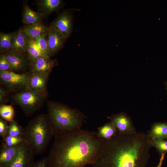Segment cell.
Masks as SVG:
<instances>
[{
	"label": "cell",
	"instance_id": "cell-11",
	"mask_svg": "<svg viewBox=\"0 0 167 167\" xmlns=\"http://www.w3.org/2000/svg\"><path fill=\"white\" fill-rule=\"evenodd\" d=\"M34 156L25 143L12 161L0 167H30L34 162Z\"/></svg>",
	"mask_w": 167,
	"mask_h": 167
},
{
	"label": "cell",
	"instance_id": "cell-12",
	"mask_svg": "<svg viewBox=\"0 0 167 167\" xmlns=\"http://www.w3.org/2000/svg\"><path fill=\"white\" fill-rule=\"evenodd\" d=\"M3 54L12 66L13 72L23 71L29 67L30 62L27 54H18L10 51Z\"/></svg>",
	"mask_w": 167,
	"mask_h": 167
},
{
	"label": "cell",
	"instance_id": "cell-25",
	"mask_svg": "<svg viewBox=\"0 0 167 167\" xmlns=\"http://www.w3.org/2000/svg\"><path fill=\"white\" fill-rule=\"evenodd\" d=\"M24 132V128L19 125L15 120L10 122L9 125L8 135L13 137H22Z\"/></svg>",
	"mask_w": 167,
	"mask_h": 167
},
{
	"label": "cell",
	"instance_id": "cell-20",
	"mask_svg": "<svg viewBox=\"0 0 167 167\" xmlns=\"http://www.w3.org/2000/svg\"><path fill=\"white\" fill-rule=\"evenodd\" d=\"M118 134L117 130L110 121L99 127L96 132L97 136L104 140L111 139Z\"/></svg>",
	"mask_w": 167,
	"mask_h": 167
},
{
	"label": "cell",
	"instance_id": "cell-26",
	"mask_svg": "<svg viewBox=\"0 0 167 167\" xmlns=\"http://www.w3.org/2000/svg\"><path fill=\"white\" fill-rule=\"evenodd\" d=\"M25 142L22 137H13L7 135L3 138L1 145L6 147H14Z\"/></svg>",
	"mask_w": 167,
	"mask_h": 167
},
{
	"label": "cell",
	"instance_id": "cell-7",
	"mask_svg": "<svg viewBox=\"0 0 167 167\" xmlns=\"http://www.w3.org/2000/svg\"><path fill=\"white\" fill-rule=\"evenodd\" d=\"M79 10L71 9L62 11L52 22L50 26L69 37L73 30L74 13Z\"/></svg>",
	"mask_w": 167,
	"mask_h": 167
},
{
	"label": "cell",
	"instance_id": "cell-8",
	"mask_svg": "<svg viewBox=\"0 0 167 167\" xmlns=\"http://www.w3.org/2000/svg\"><path fill=\"white\" fill-rule=\"evenodd\" d=\"M107 118L113 124L118 134L128 135L137 132L130 117L126 113L113 114Z\"/></svg>",
	"mask_w": 167,
	"mask_h": 167
},
{
	"label": "cell",
	"instance_id": "cell-4",
	"mask_svg": "<svg viewBox=\"0 0 167 167\" xmlns=\"http://www.w3.org/2000/svg\"><path fill=\"white\" fill-rule=\"evenodd\" d=\"M54 136L47 115L42 113L29 122L24 128L22 137L32 153L35 155L44 152Z\"/></svg>",
	"mask_w": 167,
	"mask_h": 167
},
{
	"label": "cell",
	"instance_id": "cell-17",
	"mask_svg": "<svg viewBox=\"0 0 167 167\" xmlns=\"http://www.w3.org/2000/svg\"><path fill=\"white\" fill-rule=\"evenodd\" d=\"M36 4L40 12L48 15L59 10L62 6L63 1L60 0H40Z\"/></svg>",
	"mask_w": 167,
	"mask_h": 167
},
{
	"label": "cell",
	"instance_id": "cell-19",
	"mask_svg": "<svg viewBox=\"0 0 167 167\" xmlns=\"http://www.w3.org/2000/svg\"><path fill=\"white\" fill-rule=\"evenodd\" d=\"M22 29L29 38L33 39L41 35L48 32L49 27L41 23L27 25Z\"/></svg>",
	"mask_w": 167,
	"mask_h": 167
},
{
	"label": "cell",
	"instance_id": "cell-14",
	"mask_svg": "<svg viewBox=\"0 0 167 167\" xmlns=\"http://www.w3.org/2000/svg\"><path fill=\"white\" fill-rule=\"evenodd\" d=\"M28 39L23 29L19 28L17 32L12 46L9 51L18 54H26Z\"/></svg>",
	"mask_w": 167,
	"mask_h": 167
},
{
	"label": "cell",
	"instance_id": "cell-27",
	"mask_svg": "<svg viewBox=\"0 0 167 167\" xmlns=\"http://www.w3.org/2000/svg\"><path fill=\"white\" fill-rule=\"evenodd\" d=\"M151 140L152 147L155 148L160 155L167 154V140L160 139Z\"/></svg>",
	"mask_w": 167,
	"mask_h": 167
},
{
	"label": "cell",
	"instance_id": "cell-15",
	"mask_svg": "<svg viewBox=\"0 0 167 167\" xmlns=\"http://www.w3.org/2000/svg\"><path fill=\"white\" fill-rule=\"evenodd\" d=\"M46 15L41 12H36L32 10L27 4L24 6L22 20L27 25H32L42 23Z\"/></svg>",
	"mask_w": 167,
	"mask_h": 167
},
{
	"label": "cell",
	"instance_id": "cell-30",
	"mask_svg": "<svg viewBox=\"0 0 167 167\" xmlns=\"http://www.w3.org/2000/svg\"><path fill=\"white\" fill-rule=\"evenodd\" d=\"M9 92L4 87H0V105L6 104L8 101V96Z\"/></svg>",
	"mask_w": 167,
	"mask_h": 167
},
{
	"label": "cell",
	"instance_id": "cell-21",
	"mask_svg": "<svg viewBox=\"0 0 167 167\" xmlns=\"http://www.w3.org/2000/svg\"><path fill=\"white\" fill-rule=\"evenodd\" d=\"M26 54L30 63L41 57H49L43 54L34 40L29 38L28 42Z\"/></svg>",
	"mask_w": 167,
	"mask_h": 167
},
{
	"label": "cell",
	"instance_id": "cell-31",
	"mask_svg": "<svg viewBox=\"0 0 167 167\" xmlns=\"http://www.w3.org/2000/svg\"><path fill=\"white\" fill-rule=\"evenodd\" d=\"M30 167H47V157H45L36 162H33Z\"/></svg>",
	"mask_w": 167,
	"mask_h": 167
},
{
	"label": "cell",
	"instance_id": "cell-5",
	"mask_svg": "<svg viewBox=\"0 0 167 167\" xmlns=\"http://www.w3.org/2000/svg\"><path fill=\"white\" fill-rule=\"evenodd\" d=\"M48 94L33 90L26 87L13 93L11 99L19 106L26 116H31L40 109L46 100Z\"/></svg>",
	"mask_w": 167,
	"mask_h": 167
},
{
	"label": "cell",
	"instance_id": "cell-16",
	"mask_svg": "<svg viewBox=\"0 0 167 167\" xmlns=\"http://www.w3.org/2000/svg\"><path fill=\"white\" fill-rule=\"evenodd\" d=\"M25 142L16 146L6 147L1 146L0 165L6 164L12 161L17 156Z\"/></svg>",
	"mask_w": 167,
	"mask_h": 167
},
{
	"label": "cell",
	"instance_id": "cell-22",
	"mask_svg": "<svg viewBox=\"0 0 167 167\" xmlns=\"http://www.w3.org/2000/svg\"><path fill=\"white\" fill-rule=\"evenodd\" d=\"M17 32L9 33H0V51L2 53L10 50L13 45Z\"/></svg>",
	"mask_w": 167,
	"mask_h": 167
},
{
	"label": "cell",
	"instance_id": "cell-24",
	"mask_svg": "<svg viewBox=\"0 0 167 167\" xmlns=\"http://www.w3.org/2000/svg\"><path fill=\"white\" fill-rule=\"evenodd\" d=\"M0 117L4 120L11 122L14 120L15 112L13 107L11 105H0Z\"/></svg>",
	"mask_w": 167,
	"mask_h": 167
},
{
	"label": "cell",
	"instance_id": "cell-33",
	"mask_svg": "<svg viewBox=\"0 0 167 167\" xmlns=\"http://www.w3.org/2000/svg\"><path fill=\"white\" fill-rule=\"evenodd\" d=\"M165 85H166V90H167V81L165 82Z\"/></svg>",
	"mask_w": 167,
	"mask_h": 167
},
{
	"label": "cell",
	"instance_id": "cell-34",
	"mask_svg": "<svg viewBox=\"0 0 167 167\" xmlns=\"http://www.w3.org/2000/svg\"><path fill=\"white\" fill-rule=\"evenodd\" d=\"M88 167H91L90 166H88Z\"/></svg>",
	"mask_w": 167,
	"mask_h": 167
},
{
	"label": "cell",
	"instance_id": "cell-2",
	"mask_svg": "<svg viewBox=\"0 0 167 167\" xmlns=\"http://www.w3.org/2000/svg\"><path fill=\"white\" fill-rule=\"evenodd\" d=\"M148 134H118L104 140L101 154L91 167H146L150 157Z\"/></svg>",
	"mask_w": 167,
	"mask_h": 167
},
{
	"label": "cell",
	"instance_id": "cell-18",
	"mask_svg": "<svg viewBox=\"0 0 167 167\" xmlns=\"http://www.w3.org/2000/svg\"><path fill=\"white\" fill-rule=\"evenodd\" d=\"M147 134L151 139H167V122L153 123Z\"/></svg>",
	"mask_w": 167,
	"mask_h": 167
},
{
	"label": "cell",
	"instance_id": "cell-9",
	"mask_svg": "<svg viewBox=\"0 0 167 167\" xmlns=\"http://www.w3.org/2000/svg\"><path fill=\"white\" fill-rule=\"evenodd\" d=\"M48 44L50 57L53 56L64 46L67 37L53 27H49Z\"/></svg>",
	"mask_w": 167,
	"mask_h": 167
},
{
	"label": "cell",
	"instance_id": "cell-28",
	"mask_svg": "<svg viewBox=\"0 0 167 167\" xmlns=\"http://www.w3.org/2000/svg\"><path fill=\"white\" fill-rule=\"evenodd\" d=\"M11 71L12 66L6 59L5 55L2 53L0 55V71Z\"/></svg>",
	"mask_w": 167,
	"mask_h": 167
},
{
	"label": "cell",
	"instance_id": "cell-29",
	"mask_svg": "<svg viewBox=\"0 0 167 167\" xmlns=\"http://www.w3.org/2000/svg\"><path fill=\"white\" fill-rule=\"evenodd\" d=\"M7 121L0 118V135L3 138L7 135L9 128Z\"/></svg>",
	"mask_w": 167,
	"mask_h": 167
},
{
	"label": "cell",
	"instance_id": "cell-6",
	"mask_svg": "<svg viewBox=\"0 0 167 167\" xmlns=\"http://www.w3.org/2000/svg\"><path fill=\"white\" fill-rule=\"evenodd\" d=\"M29 72L17 73L11 71H0L2 86L10 92L14 93L27 87Z\"/></svg>",
	"mask_w": 167,
	"mask_h": 167
},
{
	"label": "cell",
	"instance_id": "cell-32",
	"mask_svg": "<svg viewBox=\"0 0 167 167\" xmlns=\"http://www.w3.org/2000/svg\"><path fill=\"white\" fill-rule=\"evenodd\" d=\"M160 155L159 161L156 167H162L163 163L165 158V154L162 153Z\"/></svg>",
	"mask_w": 167,
	"mask_h": 167
},
{
	"label": "cell",
	"instance_id": "cell-1",
	"mask_svg": "<svg viewBox=\"0 0 167 167\" xmlns=\"http://www.w3.org/2000/svg\"><path fill=\"white\" fill-rule=\"evenodd\" d=\"M47 157V167H84L95 162L101 153L104 140L96 132L75 129L54 136Z\"/></svg>",
	"mask_w": 167,
	"mask_h": 167
},
{
	"label": "cell",
	"instance_id": "cell-10",
	"mask_svg": "<svg viewBox=\"0 0 167 167\" xmlns=\"http://www.w3.org/2000/svg\"><path fill=\"white\" fill-rule=\"evenodd\" d=\"M57 63L56 59H51L50 57H41L30 63L29 72L49 76Z\"/></svg>",
	"mask_w": 167,
	"mask_h": 167
},
{
	"label": "cell",
	"instance_id": "cell-3",
	"mask_svg": "<svg viewBox=\"0 0 167 167\" xmlns=\"http://www.w3.org/2000/svg\"><path fill=\"white\" fill-rule=\"evenodd\" d=\"M47 115L54 136L68 131L81 128L85 116L79 109L52 101H47Z\"/></svg>",
	"mask_w": 167,
	"mask_h": 167
},
{
	"label": "cell",
	"instance_id": "cell-23",
	"mask_svg": "<svg viewBox=\"0 0 167 167\" xmlns=\"http://www.w3.org/2000/svg\"><path fill=\"white\" fill-rule=\"evenodd\" d=\"M48 32L41 35L33 39L42 53L46 56L49 57L48 44Z\"/></svg>",
	"mask_w": 167,
	"mask_h": 167
},
{
	"label": "cell",
	"instance_id": "cell-13",
	"mask_svg": "<svg viewBox=\"0 0 167 167\" xmlns=\"http://www.w3.org/2000/svg\"><path fill=\"white\" fill-rule=\"evenodd\" d=\"M49 76L41 74L30 73L27 87L37 92L48 94L47 84Z\"/></svg>",
	"mask_w": 167,
	"mask_h": 167
}]
</instances>
